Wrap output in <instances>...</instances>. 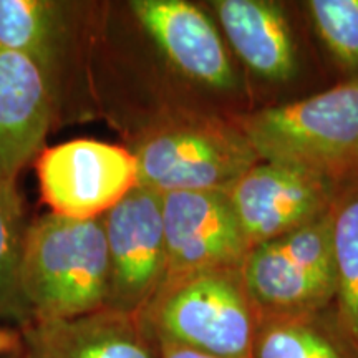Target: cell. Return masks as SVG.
Here are the masks:
<instances>
[{
  "label": "cell",
  "mask_w": 358,
  "mask_h": 358,
  "mask_svg": "<svg viewBox=\"0 0 358 358\" xmlns=\"http://www.w3.org/2000/svg\"><path fill=\"white\" fill-rule=\"evenodd\" d=\"M19 295L24 324L77 319L106 308L110 257L103 217L50 213L30 224L20 254Z\"/></svg>",
  "instance_id": "6da1fadb"
},
{
  "label": "cell",
  "mask_w": 358,
  "mask_h": 358,
  "mask_svg": "<svg viewBox=\"0 0 358 358\" xmlns=\"http://www.w3.org/2000/svg\"><path fill=\"white\" fill-rule=\"evenodd\" d=\"M259 159L334 182L358 173V75L317 95L237 118Z\"/></svg>",
  "instance_id": "7a4b0ae2"
},
{
  "label": "cell",
  "mask_w": 358,
  "mask_h": 358,
  "mask_svg": "<svg viewBox=\"0 0 358 358\" xmlns=\"http://www.w3.org/2000/svg\"><path fill=\"white\" fill-rule=\"evenodd\" d=\"M143 317L159 342L219 358H252L259 320L241 268L169 279Z\"/></svg>",
  "instance_id": "3957f363"
},
{
  "label": "cell",
  "mask_w": 358,
  "mask_h": 358,
  "mask_svg": "<svg viewBox=\"0 0 358 358\" xmlns=\"http://www.w3.org/2000/svg\"><path fill=\"white\" fill-rule=\"evenodd\" d=\"M131 151L140 186L158 194L227 192L261 161L237 124L214 118L171 120L146 133Z\"/></svg>",
  "instance_id": "277c9868"
},
{
  "label": "cell",
  "mask_w": 358,
  "mask_h": 358,
  "mask_svg": "<svg viewBox=\"0 0 358 358\" xmlns=\"http://www.w3.org/2000/svg\"><path fill=\"white\" fill-rule=\"evenodd\" d=\"M37 176L52 214L70 219L103 217L140 186L133 151L96 140H73L42 150Z\"/></svg>",
  "instance_id": "5b68a950"
},
{
  "label": "cell",
  "mask_w": 358,
  "mask_h": 358,
  "mask_svg": "<svg viewBox=\"0 0 358 358\" xmlns=\"http://www.w3.org/2000/svg\"><path fill=\"white\" fill-rule=\"evenodd\" d=\"M110 257L106 308L143 315L166 280L163 201L138 186L103 216Z\"/></svg>",
  "instance_id": "8992f818"
},
{
  "label": "cell",
  "mask_w": 358,
  "mask_h": 358,
  "mask_svg": "<svg viewBox=\"0 0 358 358\" xmlns=\"http://www.w3.org/2000/svg\"><path fill=\"white\" fill-rule=\"evenodd\" d=\"M161 201L166 280L243 267L250 248L226 192L174 191L161 194Z\"/></svg>",
  "instance_id": "52a82bcc"
},
{
  "label": "cell",
  "mask_w": 358,
  "mask_h": 358,
  "mask_svg": "<svg viewBox=\"0 0 358 358\" xmlns=\"http://www.w3.org/2000/svg\"><path fill=\"white\" fill-rule=\"evenodd\" d=\"M226 194L250 249L320 217L335 203L332 185L266 161L243 174Z\"/></svg>",
  "instance_id": "ba28073f"
},
{
  "label": "cell",
  "mask_w": 358,
  "mask_h": 358,
  "mask_svg": "<svg viewBox=\"0 0 358 358\" xmlns=\"http://www.w3.org/2000/svg\"><path fill=\"white\" fill-rule=\"evenodd\" d=\"M52 113L50 71L0 47V189L10 198H19L22 169L42 153Z\"/></svg>",
  "instance_id": "9c48e42d"
},
{
  "label": "cell",
  "mask_w": 358,
  "mask_h": 358,
  "mask_svg": "<svg viewBox=\"0 0 358 358\" xmlns=\"http://www.w3.org/2000/svg\"><path fill=\"white\" fill-rule=\"evenodd\" d=\"M129 8L179 73L208 88H234L226 43L199 7L185 0H134Z\"/></svg>",
  "instance_id": "30bf717a"
},
{
  "label": "cell",
  "mask_w": 358,
  "mask_h": 358,
  "mask_svg": "<svg viewBox=\"0 0 358 358\" xmlns=\"http://www.w3.org/2000/svg\"><path fill=\"white\" fill-rule=\"evenodd\" d=\"M24 358H161L143 315L103 308L69 320L20 325Z\"/></svg>",
  "instance_id": "8fae6325"
},
{
  "label": "cell",
  "mask_w": 358,
  "mask_h": 358,
  "mask_svg": "<svg viewBox=\"0 0 358 358\" xmlns=\"http://www.w3.org/2000/svg\"><path fill=\"white\" fill-rule=\"evenodd\" d=\"M241 274L259 324L320 315L334 306L335 284L290 257L277 241L250 249Z\"/></svg>",
  "instance_id": "7c38bea8"
},
{
  "label": "cell",
  "mask_w": 358,
  "mask_h": 358,
  "mask_svg": "<svg viewBox=\"0 0 358 358\" xmlns=\"http://www.w3.org/2000/svg\"><path fill=\"white\" fill-rule=\"evenodd\" d=\"M227 42L254 73L266 80H287L297 70L289 22L277 3L264 0L213 2Z\"/></svg>",
  "instance_id": "4fadbf2b"
},
{
  "label": "cell",
  "mask_w": 358,
  "mask_h": 358,
  "mask_svg": "<svg viewBox=\"0 0 358 358\" xmlns=\"http://www.w3.org/2000/svg\"><path fill=\"white\" fill-rule=\"evenodd\" d=\"M252 358H357L335 324L334 313L261 322Z\"/></svg>",
  "instance_id": "5bb4252c"
},
{
  "label": "cell",
  "mask_w": 358,
  "mask_h": 358,
  "mask_svg": "<svg viewBox=\"0 0 358 358\" xmlns=\"http://www.w3.org/2000/svg\"><path fill=\"white\" fill-rule=\"evenodd\" d=\"M335 299L338 332L358 358V185L334 203Z\"/></svg>",
  "instance_id": "9a60e30c"
},
{
  "label": "cell",
  "mask_w": 358,
  "mask_h": 358,
  "mask_svg": "<svg viewBox=\"0 0 358 358\" xmlns=\"http://www.w3.org/2000/svg\"><path fill=\"white\" fill-rule=\"evenodd\" d=\"M60 40V8L43 0H0V47L34 58L52 73Z\"/></svg>",
  "instance_id": "2e32d148"
},
{
  "label": "cell",
  "mask_w": 358,
  "mask_h": 358,
  "mask_svg": "<svg viewBox=\"0 0 358 358\" xmlns=\"http://www.w3.org/2000/svg\"><path fill=\"white\" fill-rule=\"evenodd\" d=\"M24 236L20 199L10 198L0 189V319L15 320L19 327L25 320L19 295Z\"/></svg>",
  "instance_id": "e0dca14e"
},
{
  "label": "cell",
  "mask_w": 358,
  "mask_h": 358,
  "mask_svg": "<svg viewBox=\"0 0 358 358\" xmlns=\"http://www.w3.org/2000/svg\"><path fill=\"white\" fill-rule=\"evenodd\" d=\"M307 7L330 53L345 69L358 71V0H312Z\"/></svg>",
  "instance_id": "ac0fdd59"
},
{
  "label": "cell",
  "mask_w": 358,
  "mask_h": 358,
  "mask_svg": "<svg viewBox=\"0 0 358 358\" xmlns=\"http://www.w3.org/2000/svg\"><path fill=\"white\" fill-rule=\"evenodd\" d=\"M0 358H24L20 327L0 325Z\"/></svg>",
  "instance_id": "d6986e66"
},
{
  "label": "cell",
  "mask_w": 358,
  "mask_h": 358,
  "mask_svg": "<svg viewBox=\"0 0 358 358\" xmlns=\"http://www.w3.org/2000/svg\"><path fill=\"white\" fill-rule=\"evenodd\" d=\"M161 345V358H219L208 353L192 350V348L174 345V343L159 342Z\"/></svg>",
  "instance_id": "ffe728a7"
}]
</instances>
